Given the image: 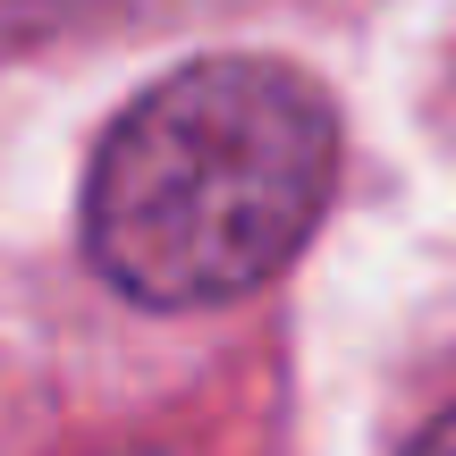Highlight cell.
Masks as SVG:
<instances>
[{
	"mask_svg": "<svg viewBox=\"0 0 456 456\" xmlns=\"http://www.w3.org/2000/svg\"><path fill=\"white\" fill-rule=\"evenodd\" d=\"M338 178L322 85L279 60H195L135 94L85 178V254L135 305H228L305 254Z\"/></svg>",
	"mask_w": 456,
	"mask_h": 456,
	"instance_id": "1",
	"label": "cell"
},
{
	"mask_svg": "<svg viewBox=\"0 0 456 456\" xmlns=\"http://www.w3.org/2000/svg\"><path fill=\"white\" fill-rule=\"evenodd\" d=\"M406 456H456V406H448V414H440V423H431V431H423V440H414Z\"/></svg>",
	"mask_w": 456,
	"mask_h": 456,
	"instance_id": "2",
	"label": "cell"
},
{
	"mask_svg": "<svg viewBox=\"0 0 456 456\" xmlns=\"http://www.w3.org/2000/svg\"><path fill=\"white\" fill-rule=\"evenodd\" d=\"M110 456H169V448H110Z\"/></svg>",
	"mask_w": 456,
	"mask_h": 456,
	"instance_id": "3",
	"label": "cell"
}]
</instances>
